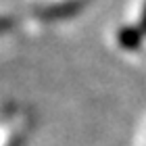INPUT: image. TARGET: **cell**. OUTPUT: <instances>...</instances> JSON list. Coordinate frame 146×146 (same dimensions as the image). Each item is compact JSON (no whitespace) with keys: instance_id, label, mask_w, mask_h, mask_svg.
I'll use <instances>...</instances> for the list:
<instances>
[{"instance_id":"cell-1","label":"cell","mask_w":146,"mask_h":146,"mask_svg":"<svg viewBox=\"0 0 146 146\" xmlns=\"http://www.w3.org/2000/svg\"><path fill=\"white\" fill-rule=\"evenodd\" d=\"M117 38H119L121 48H125V50H138L144 42V34L140 27H121Z\"/></svg>"},{"instance_id":"cell-2","label":"cell","mask_w":146,"mask_h":146,"mask_svg":"<svg viewBox=\"0 0 146 146\" xmlns=\"http://www.w3.org/2000/svg\"><path fill=\"white\" fill-rule=\"evenodd\" d=\"M140 29H142V34L146 36V6H144V13H142V19H140Z\"/></svg>"},{"instance_id":"cell-3","label":"cell","mask_w":146,"mask_h":146,"mask_svg":"<svg viewBox=\"0 0 146 146\" xmlns=\"http://www.w3.org/2000/svg\"><path fill=\"white\" fill-rule=\"evenodd\" d=\"M2 25H6V23H0V27H2Z\"/></svg>"}]
</instances>
